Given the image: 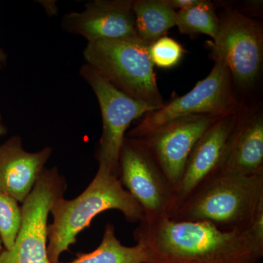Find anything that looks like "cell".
I'll return each mask as SVG.
<instances>
[{"label": "cell", "instance_id": "obj_22", "mask_svg": "<svg viewBox=\"0 0 263 263\" xmlns=\"http://www.w3.org/2000/svg\"><path fill=\"white\" fill-rule=\"evenodd\" d=\"M7 55L4 51L0 48V67H3L7 62Z\"/></svg>", "mask_w": 263, "mask_h": 263}, {"label": "cell", "instance_id": "obj_3", "mask_svg": "<svg viewBox=\"0 0 263 263\" xmlns=\"http://www.w3.org/2000/svg\"><path fill=\"white\" fill-rule=\"evenodd\" d=\"M263 200V172L246 176L218 170L182 202L170 219L207 221L223 231L249 229Z\"/></svg>", "mask_w": 263, "mask_h": 263}, {"label": "cell", "instance_id": "obj_20", "mask_svg": "<svg viewBox=\"0 0 263 263\" xmlns=\"http://www.w3.org/2000/svg\"><path fill=\"white\" fill-rule=\"evenodd\" d=\"M249 230L255 243L263 249V200L259 202Z\"/></svg>", "mask_w": 263, "mask_h": 263}, {"label": "cell", "instance_id": "obj_14", "mask_svg": "<svg viewBox=\"0 0 263 263\" xmlns=\"http://www.w3.org/2000/svg\"><path fill=\"white\" fill-rule=\"evenodd\" d=\"M218 170L252 176L263 172L262 109L247 107L227 144Z\"/></svg>", "mask_w": 263, "mask_h": 263}, {"label": "cell", "instance_id": "obj_23", "mask_svg": "<svg viewBox=\"0 0 263 263\" xmlns=\"http://www.w3.org/2000/svg\"><path fill=\"white\" fill-rule=\"evenodd\" d=\"M8 133V129L3 122V117L0 114V136H5Z\"/></svg>", "mask_w": 263, "mask_h": 263}, {"label": "cell", "instance_id": "obj_7", "mask_svg": "<svg viewBox=\"0 0 263 263\" xmlns=\"http://www.w3.org/2000/svg\"><path fill=\"white\" fill-rule=\"evenodd\" d=\"M119 179L141 205L143 220L171 218L175 210L174 187L141 138L125 137L119 155Z\"/></svg>", "mask_w": 263, "mask_h": 263}, {"label": "cell", "instance_id": "obj_2", "mask_svg": "<svg viewBox=\"0 0 263 263\" xmlns=\"http://www.w3.org/2000/svg\"><path fill=\"white\" fill-rule=\"evenodd\" d=\"M122 213L129 222H140L144 214L136 199L124 189L119 177L98 168L87 188L76 198L58 199L51 209L53 222L48 224L47 252L50 263L60 262V256L75 245L81 232L94 218L108 210Z\"/></svg>", "mask_w": 263, "mask_h": 263}, {"label": "cell", "instance_id": "obj_4", "mask_svg": "<svg viewBox=\"0 0 263 263\" xmlns=\"http://www.w3.org/2000/svg\"><path fill=\"white\" fill-rule=\"evenodd\" d=\"M150 46L139 37L100 41L88 43L83 55L85 63L116 89L160 109L165 103L157 86Z\"/></svg>", "mask_w": 263, "mask_h": 263}, {"label": "cell", "instance_id": "obj_18", "mask_svg": "<svg viewBox=\"0 0 263 263\" xmlns=\"http://www.w3.org/2000/svg\"><path fill=\"white\" fill-rule=\"evenodd\" d=\"M22 224V207L18 202L0 191V239L5 250L14 245Z\"/></svg>", "mask_w": 263, "mask_h": 263}, {"label": "cell", "instance_id": "obj_8", "mask_svg": "<svg viewBox=\"0 0 263 263\" xmlns=\"http://www.w3.org/2000/svg\"><path fill=\"white\" fill-rule=\"evenodd\" d=\"M65 178L57 167L44 169L32 191L22 203V224L13 247L3 249L0 263H50L48 257V217L52 205L64 197Z\"/></svg>", "mask_w": 263, "mask_h": 263}, {"label": "cell", "instance_id": "obj_19", "mask_svg": "<svg viewBox=\"0 0 263 263\" xmlns=\"http://www.w3.org/2000/svg\"><path fill=\"white\" fill-rule=\"evenodd\" d=\"M149 51L154 65L162 69H171L179 65L185 51L177 41L164 36L151 45Z\"/></svg>", "mask_w": 263, "mask_h": 263}, {"label": "cell", "instance_id": "obj_10", "mask_svg": "<svg viewBox=\"0 0 263 263\" xmlns=\"http://www.w3.org/2000/svg\"><path fill=\"white\" fill-rule=\"evenodd\" d=\"M221 116L191 115L170 121L142 138L175 190L195 143Z\"/></svg>", "mask_w": 263, "mask_h": 263}, {"label": "cell", "instance_id": "obj_1", "mask_svg": "<svg viewBox=\"0 0 263 263\" xmlns=\"http://www.w3.org/2000/svg\"><path fill=\"white\" fill-rule=\"evenodd\" d=\"M133 236L145 246L146 263H259L263 257L249 229L223 231L207 221L142 220Z\"/></svg>", "mask_w": 263, "mask_h": 263}, {"label": "cell", "instance_id": "obj_12", "mask_svg": "<svg viewBox=\"0 0 263 263\" xmlns=\"http://www.w3.org/2000/svg\"><path fill=\"white\" fill-rule=\"evenodd\" d=\"M247 107L221 116L195 143L175 190L174 212L202 182L219 168L230 134Z\"/></svg>", "mask_w": 263, "mask_h": 263}, {"label": "cell", "instance_id": "obj_13", "mask_svg": "<svg viewBox=\"0 0 263 263\" xmlns=\"http://www.w3.org/2000/svg\"><path fill=\"white\" fill-rule=\"evenodd\" d=\"M52 152L49 146L34 153L27 152L19 136L0 144V191L23 203L44 171Z\"/></svg>", "mask_w": 263, "mask_h": 263}, {"label": "cell", "instance_id": "obj_9", "mask_svg": "<svg viewBox=\"0 0 263 263\" xmlns=\"http://www.w3.org/2000/svg\"><path fill=\"white\" fill-rule=\"evenodd\" d=\"M80 75L94 91L101 110L103 130L95 153L99 168L119 177V155L126 132L133 121L157 108L119 91L87 64L81 66Z\"/></svg>", "mask_w": 263, "mask_h": 263}, {"label": "cell", "instance_id": "obj_15", "mask_svg": "<svg viewBox=\"0 0 263 263\" xmlns=\"http://www.w3.org/2000/svg\"><path fill=\"white\" fill-rule=\"evenodd\" d=\"M135 25L138 37L152 45L176 25V11L164 0H135Z\"/></svg>", "mask_w": 263, "mask_h": 263}, {"label": "cell", "instance_id": "obj_11", "mask_svg": "<svg viewBox=\"0 0 263 263\" xmlns=\"http://www.w3.org/2000/svg\"><path fill=\"white\" fill-rule=\"evenodd\" d=\"M133 0H93L81 12L66 13L61 27L88 43L139 37L135 25Z\"/></svg>", "mask_w": 263, "mask_h": 263}, {"label": "cell", "instance_id": "obj_6", "mask_svg": "<svg viewBox=\"0 0 263 263\" xmlns=\"http://www.w3.org/2000/svg\"><path fill=\"white\" fill-rule=\"evenodd\" d=\"M246 106L247 104L238 97L228 67L221 62H215L209 76L199 81L187 94L143 116V120L128 132L126 136L144 138L160 126L178 118L201 114L223 116Z\"/></svg>", "mask_w": 263, "mask_h": 263}, {"label": "cell", "instance_id": "obj_17", "mask_svg": "<svg viewBox=\"0 0 263 263\" xmlns=\"http://www.w3.org/2000/svg\"><path fill=\"white\" fill-rule=\"evenodd\" d=\"M176 26L181 34H206L213 40L217 34L219 18L212 1L200 0L193 8L176 12Z\"/></svg>", "mask_w": 263, "mask_h": 263}, {"label": "cell", "instance_id": "obj_5", "mask_svg": "<svg viewBox=\"0 0 263 263\" xmlns=\"http://www.w3.org/2000/svg\"><path fill=\"white\" fill-rule=\"evenodd\" d=\"M219 18L217 34L205 43L210 57L228 67L237 93L247 96L260 80L263 65V27L259 21L235 9ZM245 102V101H243Z\"/></svg>", "mask_w": 263, "mask_h": 263}, {"label": "cell", "instance_id": "obj_24", "mask_svg": "<svg viewBox=\"0 0 263 263\" xmlns=\"http://www.w3.org/2000/svg\"><path fill=\"white\" fill-rule=\"evenodd\" d=\"M3 249H4V247H3V243H2L1 239H0V254L3 252Z\"/></svg>", "mask_w": 263, "mask_h": 263}, {"label": "cell", "instance_id": "obj_21", "mask_svg": "<svg viewBox=\"0 0 263 263\" xmlns=\"http://www.w3.org/2000/svg\"><path fill=\"white\" fill-rule=\"evenodd\" d=\"M200 0H164L166 5L176 10H186L198 4Z\"/></svg>", "mask_w": 263, "mask_h": 263}, {"label": "cell", "instance_id": "obj_16", "mask_svg": "<svg viewBox=\"0 0 263 263\" xmlns=\"http://www.w3.org/2000/svg\"><path fill=\"white\" fill-rule=\"evenodd\" d=\"M145 246L137 242L133 247L122 245L116 235L115 227L108 223L104 230L100 246L90 253L77 254V257L69 262L57 263H146Z\"/></svg>", "mask_w": 263, "mask_h": 263}]
</instances>
